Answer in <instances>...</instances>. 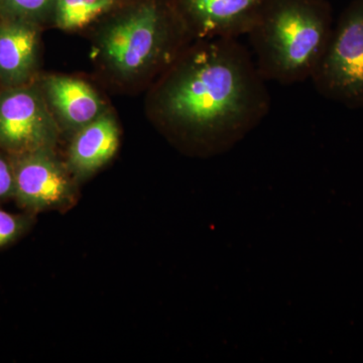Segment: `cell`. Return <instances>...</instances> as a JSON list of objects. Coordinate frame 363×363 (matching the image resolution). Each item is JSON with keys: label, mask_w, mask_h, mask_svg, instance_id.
Here are the masks:
<instances>
[{"label": "cell", "mask_w": 363, "mask_h": 363, "mask_svg": "<svg viewBox=\"0 0 363 363\" xmlns=\"http://www.w3.org/2000/svg\"><path fill=\"white\" fill-rule=\"evenodd\" d=\"M156 107L174 135L219 154L266 118L271 95L252 54L238 39L201 40L169 72Z\"/></svg>", "instance_id": "1"}, {"label": "cell", "mask_w": 363, "mask_h": 363, "mask_svg": "<svg viewBox=\"0 0 363 363\" xmlns=\"http://www.w3.org/2000/svg\"><path fill=\"white\" fill-rule=\"evenodd\" d=\"M333 28L325 0H269L247 33L259 73L283 85L311 79Z\"/></svg>", "instance_id": "2"}, {"label": "cell", "mask_w": 363, "mask_h": 363, "mask_svg": "<svg viewBox=\"0 0 363 363\" xmlns=\"http://www.w3.org/2000/svg\"><path fill=\"white\" fill-rule=\"evenodd\" d=\"M175 35L164 9L150 1L114 23L105 33L102 47L116 71L131 75L171 62Z\"/></svg>", "instance_id": "3"}, {"label": "cell", "mask_w": 363, "mask_h": 363, "mask_svg": "<svg viewBox=\"0 0 363 363\" xmlns=\"http://www.w3.org/2000/svg\"><path fill=\"white\" fill-rule=\"evenodd\" d=\"M311 80L327 99L363 108V0L341 13Z\"/></svg>", "instance_id": "4"}, {"label": "cell", "mask_w": 363, "mask_h": 363, "mask_svg": "<svg viewBox=\"0 0 363 363\" xmlns=\"http://www.w3.org/2000/svg\"><path fill=\"white\" fill-rule=\"evenodd\" d=\"M13 162L14 199L21 207L30 212L63 211L75 204V185L51 149L16 155Z\"/></svg>", "instance_id": "5"}, {"label": "cell", "mask_w": 363, "mask_h": 363, "mask_svg": "<svg viewBox=\"0 0 363 363\" xmlns=\"http://www.w3.org/2000/svg\"><path fill=\"white\" fill-rule=\"evenodd\" d=\"M57 128L39 94L13 87L0 96V147L16 155L52 149Z\"/></svg>", "instance_id": "6"}, {"label": "cell", "mask_w": 363, "mask_h": 363, "mask_svg": "<svg viewBox=\"0 0 363 363\" xmlns=\"http://www.w3.org/2000/svg\"><path fill=\"white\" fill-rule=\"evenodd\" d=\"M269 0H181L188 30L200 40L238 39L259 20Z\"/></svg>", "instance_id": "7"}, {"label": "cell", "mask_w": 363, "mask_h": 363, "mask_svg": "<svg viewBox=\"0 0 363 363\" xmlns=\"http://www.w3.org/2000/svg\"><path fill=\"white\" fill-rule=\"evenodd\" d=\"M119 130L111 116H98L79 130L69 150V169L78 178H87L116 156Z\"/></svg>", "instance_id": "8"}, {"label": "cell", "mask_w": 363, "mask_h": 363, "mask_svg": "<svg viewBox=\"0 0 363 363\" xmlns=\"http://www.w3.org/2000/svg\"><path fill=\"white\" fill-rule=\"evenodd\" d=\"M38 52V32L23 20L0 25V79L18 87L30 77Z\"/></svg>", "instance_id": "9"}, {"label": "cell", "mask_w": 363, "mask_h": 363, "mask_svg": "<svg viewBox=\"0 0 363 363\" xmlns=\"http://www.w3.org/2000/svg\"><path fill=\"white\" fill-rule=\"evenodd\" d=\"M45 89L52 106L71 128L80 130L99 116L101 101L94 90L83 81L51 77L45 81Z\"/></svg>", "instance_id": "10"}, {"label": "cell", "mask_w": 363, "mask_h": 363, "mask_svg": "<svg viewBox=\"0 0 363 363\" xmlns=\"http://www.w3.org/2000/svg\"><path fill=\"white\" fill-rule=\"evenodd\" d=\"M116 0H57V23L64 30H78L106 13Z\"/></svg>", "instance_id": "11"}, {"label": "cell", "mask_w": 363, "mask_h": 363, "mask_svg": "<svg viewBox=\"0 0 363 363\" xmlns=\"http://www.w3.org/2000/svg\"><path fill=\"white\" fill-rule=\"evenodd\" d=\"M57 0H0V9L13 16L14 20H25L45 13Z\"/></svg>", "instance_id": "12"}, {"label": "cell", "mask_w": 363, "mask_h": 363, "mask_svg": "<svg viewBox=\"0 0 363 363\" xmlns=\"http://www.w3.org/2000/svg\"><path fill=\"white\" fill-rule=\"evenodd\" d=\"M30 217L0 209V247H6L18 240L30 228Z\"/></svg>", "instance_id": "13"}, {"label": "cell", "mask_w": 363, "mask_h": 363, "mask_svg": "<svg viewBox=\"0 0 363 363\" xmlns=\"http://www.w3.org/2000/svg\"><path fill=\"white\" fill-rule=\"evenodd\" d=\"M16 177L13 161L0 154V202L14 198Z\"/></svg>", "instance_id": "14"}]
</instances>
